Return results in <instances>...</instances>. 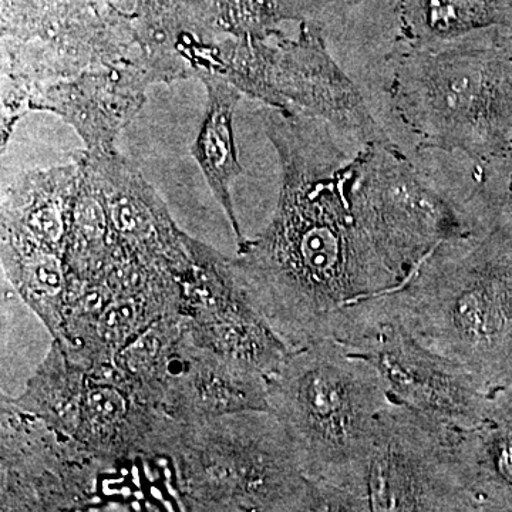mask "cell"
I'll list each match as a JSON object with an SVG mask.
<instances>
[{"mask_svg":"<svg viewBox=\"0 0 512 512\" xmlns=\"http://www.w3.org/2000/svg\"><path fill=\"white\" fill-rule=\"evenodd\" d=\"M460 430L392 403L348 484L312 481L309 511H480L458 450Z\"/></svg>","mask_w":512,"mask_h":512,"instance_id":"8992f818","label":"cell"},{"mask_svg":"<svg viewBox=\"0 0 512 512\" xmlns=\"http://www.w3.org/2000/svg\"><path fill=\"white\" fill-rule=\"evenodd\" d=\"M268 399L305 476L338 487L365 464L380 413L393 403L375 367L335 339L292 349L268 380Z\"/></svg>","mask_w":512,"mask_h":512,"instance_id":"277c9868","label":"cell"},{"mask_svg":"<svg viewBox=\"0 0 512 512\" xmlns=\"http://www.w3.org/2000/svg\"><path fill=\"white\" fill-rule=\"evenodd\" d=\"M400 42L433 45L512 26V0H399Z\"/></svg>","mask_w":512,"mask_h":512,"instance_id":"e0dca14e","label":"cell"},{"mask_svg":"<svg viewBox=\"0 0 512 512\" xmlns=\"http://www.w3.org/2000/svg\"><path fill=\"white\" fill-rule=\"evenodd\" d=\"M458 450L478 510L512 505V409L493 400L487 421L460 430Z\"/></svg>","mask_w":512,"mask_h":512,"instance_id":"9a60e30c","label":"cell"},{"mask_svg":"<svg viewBox=\"0 0 512 512\" xmlns=\"http://www.w3.org/2000/svg\"><path fill=\"white\" fill-rule=\"evenodd\" d=\"M261 117L281 167L278 204L231 266L289 349L336 339L357 305L406 284L444 242L480 234L393 141L348 157L326 121L272 107Z\"/></svg>","mask_w":512,"mask_h":512,"instance_id":"6da1fadb","label":"cell"},{"mask_svg":"<svg viewBox=\"0 0 512 512\" xmlns=\"http://www.w3.org/2000/svg\"><path fill=\"white\" fill-rule=\"evenodd\" d=\"M0 511H83L114 470L80 441L2 396Z\"/></svg>","mask_w":512,"mask_h":512,"instance_id":"9c48e42d","label":"cell"},{"mask_svg":"<svg viewBox=\"0 0 512 512\" xmlns=\"http://www.w3.org/2000/svg\"><path fill=\"white\" fill-rule=\"evenodd\" d=\"M173 419L141 402L113 375L110 363L87 369L74 439L111 468L126 461L164 458Z\"/></svg>","mask_w":512,"mask_h":512,"instance_id":"7c38bea8","label":"cell"},{"mask_svg":"<svg viewBox=\"0 0 512 512\" xmlns=\"http://www.w3.org/2000/svg\"><path fill=\"white\" fill-rule=\"evenodd\" d=\"M87 369L77 365L53 340L49 352L26 382L25 390L9 400L23 412L33 414L53 429L67 436H76Z\"/></svg>","mask_w":512,"mask_h":512,"instance_id":"ac0fdd59","label":"cell"},{"mask_svg":"<svg viewBox=\"0 0 512 512\" xmlns=\"http://www.w3.org/2000/svg\"><path fill=\"white\" fill-rule=\"evenodd\" d=\"M335 340L375 367L393 403L458 430L474 429L490 417L493 394L463 366L427 348L399 320L366 302L349 313Z\"/></svg>","mask_w":512,"mask_h":512,"instance_id":"ba28073f","label":"cell"},{"mask_svg":"<svg viewBox=\"0 0 512 512\" xmlns=\"http://www.w3.org/2000/svg\"><path fill=\"white\" fill-rule=\"evenodd\" d=\"M197 77L207 90L208 103L191 154L201 168L212 195L224 211L239 245L247 237L242 234L239 225L231 185L244 173L239 163L234 127L235 110L242 93L221 74L205 72Z\"/></svg>","mask_w":512,"mask_h":512,"instance_id":"5bb4252c","label":"cell"},{"mask_svg":"<svg viewBox=\"0 0 512 512\" xmlns=\"http://www.w3.org/2000/svg\"><path fill=\"white\" fill-rule=\"evenodd\" d=\"M184 332L183 315L156 320L117 353L111 372L141 402L163 412L165 379Z\"/></svg>","mask_w":512,"mask_h":512,"instance_id":"d6986e66","label":"cell"},{"mask_svg":"<svg viewBox=\"0 0 512 512\" xmlns=\"http://www.w3.org/2000/svg\"><path fill=\"white\" fill-rule=\"evenodd\" d=\"M163 412L185 424L235 413L272 412L268 380L195 345L185 329L165 379Z\"/></svg>","mask_w":512,"mask_h":512,"instance_id":"4fadbf2b","label":"cell"},{"mask_svg":"<svg viewBox=\"0 0 512 512\" xmlns=\"http://www.w3.org/2000/svg\"><path fill=\"white\" fill-rule=\"evenodd\" d=\"M394 113L421 150L461 151L477 173L512 157V26L387 56Z\"/></svg>","mask_w":512,"mask_h":512,"instance_id":"3957f363","label":"cell"},{"mask_svg":"<svg viewBox=\"0 0 512 512\" xmlns=\"http://www.w3.org/2000/svg\"><path fill=\"white\" fill-rule=\"evenodd\" d=\"M367 305L493 394L512 377V229L494 222L474 237L444 242L406 284Z\"/></svg>","mask_w":512,"mask_h":512,"instance_id":"7a4b0ae2","label":"cell"},{"mask_svg":"<svg viewBox=\"0 0 512 512\" xmlns=\"http://www.w3.org/2000/svg\"><path fill=\"white\" fill-rule=\"evenodd\" d=\"M165 458L185 511H309L312 480L272 412L175 421Z\"/></svg>","mask_w":512,"mask_h":512,"instance_id":"5b68a950","label":"cell"},{"mask_svg":"<svg viewBox=\"0 0 512 512\" xmlns=\"http://www.w3.org/2000/svg\"><path fill=\"white\" fill-rule=\"evenodd\" d=\"M2 268L22 301L42 320L53 340L63 333L69 281L63 259L9 232H0Z\"/></svg>","mask_w":512,"mask_h":512,"instance_id":"2e32d148","label":"cell"},{"mask_svg":"<svg viewBox=\"0 0 512 512\" xmlns=\"http://www.w3.org/2000/svg\"><path fill=\"white\" fill-rule=\"evenodd\" d=\"M151 83V77L137 67H96L40 87L30 94L28 109L62 117L89 153H110L116 151L121 130L143 107Z\"/></svg>","mask_w":512,"mask_h":512,"instance_id":"8fae6325","label":"cell"},{"mask_svg":"<svg viewBox=\"0 0 512 512\" xmlns=\"http://www.w3.org/2000/svg\"><path fill=\"white\" fill-rule=\"evenodd\" d=\"M181 315L195 345L266 380L291 352L249 301L228 258L211 259L194 272L183 288Z\"/></svg>","mask_w":512,"mask_h":512,"instance_id":"30bf717a","label":"cell"},{"mask_svg":"<svg viewBox=\"0 0 512 512\" xmlns=\"http://www.w3.org/2000/svg\"><path fill=\"white\" fill-rule=\"evenodd\" d=\"M218 70L242 94L266 107L306 114L365 144L390 143L356 83L330 56L322 29L303 23L298 37L281 33L218 43Z\"/></svg>","mask_w":512,"mask_h":512,"instance_id":"52a82bcc","label":"cell"}]
</instances>
